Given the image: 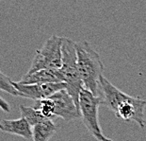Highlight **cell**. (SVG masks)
Segmentation results:
<instances>
[{
	"instance_id": "6da1fadb",
	"label": "cell",
	"mask_w": 146,
	"mask_h": 141,
	"mask_svg": "<svg viewBox=\"0 0 146 141\" xmlns=\"http://www.w3.org/2000/svg\"><path fill=\"white\" fill-rule=\"evenodd\" d=\"M102 103L112 111L117 118L123 121H134L141 128L145 127L144 109L146 101L139 97L127 95L102 76L99 81Z\"/></svg>"
},
{
	"instance_id": "7a4b0ae2",
	"label": "cell",
	"mask_w": 146,
	"mask_h": 141,
	"mask_svg": "<svg viewBox=\"0 0 146 141\" xmlns=\"http://www.w3.org/2000/svg\"><path fill=\"white\" fill-rule=\"evenodd\" d=\"M77 68L83 87L96 97H100L99 81L103 76L105 66L100 55L87 41L74 43Z\"/></svg>"
},
{
	"instance_id": "3957f363",
	"label": "cell",
	"mask_w": 146,
	"mask_h": 141,
	"mask_svg": "<svg viewBox=\"0 0 146 141\" xmlns=\"http://www.w3.org/2000/svg\"><path fill=\"white\" fill-rule=\"evenodd\" d=\"M61 67L60 72L62 77L63 83L66 84V91L72 97L79 110V93L83 88V83L80 78L76 62V51L74 42L69 38L62 37L61 43Z\"/></svg>"
},
{
	"instance_id": "277c9868",
	"label": "cell",
	"mask_w": 146,
	"mask_h": 141,
	"mask_svg": "<svg viewBox=\"0 0 146 141\" xmlns=\"http://www.w3.org/2000/svg\"><path fill=\"white\" fill-rule=\"evenodd\" d=\"M101 104H103L101 97L94 96L84 87L80 90L78 107L80 117L82 118L84 125L92 136H94L98 141H108V138L105 136L99 124L98 113Z\"/></svg>"
},
{
	"instance_id": "5b68a950",
	"label": "cell",
	"mask_w": 146,
	"mask_h": 141,
	"mask_svg": "<svg viewBox=\"0 0 146 141\" xmlns=\"http://www.w3.org/2000/svg\"><path fill=\"white\" fill-rule=\"evenodd\" d=\"M61 43L62 37L52 35L37 49L31 65L26 75H30L42 69L58 70L61 67Z\"/></svg>"
},
{
	"instance_id": "8992f818",
	"label": "cell",
	"mask_w": 146,
	"mask_h": 141,
	"mask_svg": "<svg viewBox=\"0 0 146 141\" xmlns=\"http://www.w3.org/2000/svg\"><path fill=\"white\" fill-rule=\"evenodd\" d=\"M12 85L19 92L21 98L30 99L34 101L47 99L58 91L66 88L65 83L21 84L18 81H12Z\"/></svg>"
},
{
	"instance_id": "52a82bcc",
	"label": "cell",
	"mask_w": 146,
	"mask_h": 141,
	"mask_svg": "<svg viewBox=\"0 0 146 141\" xmlns=\"http://www.w3.org/2000/svg\"><path fill=\"white\" fill-rule=\"evenodd\" d=\"M49 99L54 101V115L56 117H60L66 121L80 117L79 110L77 109L76 103L74 102L72 97L68 94L66 89L58 91L49 97Z\"/></svg>"
},
{
	"instance_id": "ba28073f",
	"label": "cell",
	"mask_w": 146,
	"mask_h": 141,
	"mask_svg": "<svg viewBox=\"0 0 146 141\" xmlns=\"http://www.w3.org/2000/svg\"><path fill=\"white\" fill-rule=\"evenodd\" d=\"M0 130L5 133L15 134L25 139L32 138V129L25 117H21L17 120H4L0 121Z\"/></svg>"
},
{
	"instance_id": "9c48e42d",
	"label": "cell",
	"mask_w": 146,
	"mask_h": 141,
	"mask_svg": "<svg viewBox=\"0 0 146 141\" xmlns=\"http://www.w3.org/2000/svg\"><path fill=\"white\" fill-rule=\"evenodd\" d=\"M21 84H35V83H63L62 77L58 70L42 69L30 75H25L22 80L18 81Z\"/></svg>"
},
{
	"instance_id": "30bf717a",
	"label": "cell",
	"mask_w": 146,
	"mask_h": 141,
	"mask_svg": "<svg viewBox=\"0 0 146 141\" xmlns=\"http://www.w3.org/2000/svg\"><path fill=\"white\" fill-rule=\"evenodd\" d=\"M57 132L56 124L51 120H45L36 124L32 129L33 141H49Z\"/></svg>"
},
{
	"instance_id": "8fae6325",
	"label": "cell",
	"mask_w": 146,
	"mask_h": 141,
	"mask_svg": "<svg viewBox=\"0 0 146 141\" xmlns=\"http://www.w3.org/2000/svg\"><path fill=\"white\" fill-rule=\"evenodd\" d=\"M19 109H20L22 117L26 118L31 127L35 126V125L38 123H41L43 120H47V118L44 117L42 115L41 112L39 110L34 109L33 107H29V106H26V105H20Z\"/></svg>"
},
{
	"instance_id": "7c38bea8",
	"label": "cell",
	"mask_w": 146,
	"mask_h": 141,
	"mask_svg": "<svg viewBox=\"0 0 146 141\" xmlns=\"http://www.w3.org/2000/svg\"><path fill=\"white\" fill-rule=\"evenodd\" d=\"M32 107L34 109H36V110H39L42 113V115L43 117L48 118V120H51L53 117H55L54 115V111H55L54 101L49 98L35 101Z\"/></svg>"
},
{
	"instance_id": "4fadbf2b",
	"label": "cell",
	"mask_w": 146,
	"mask_h": 141,
	"mask_svg": "<svg viewBox=\"0 0 146 141\" xmlns=\"http://www.w3.org/2000/svg\"><path fill=\"white\" fill-rule=\"evenodd\" d=\"M0 90L14 97H20L19 92L12 85V81L1 71H0Z\"/></svg>"
},
{
	"instance_id": "5bb4252c",
	"label": "cell",
	"mask_w": 146,
	"mask_h": 141,
	"mask_svg": "<svg viewBox=\"0 0 146 141\" xmlns=\"http://www.w3.org/2000/svg\"><path fill=\"white\" fill-rule=\"evenodd\" d=\"M0 109L3 110L4 112H6V113H10V111H11V108H10L9 103L6 101L3 98H1V97H0Z\"/></svg>"
},
{
	"instance_id": "9a60e30c",
	"label": "cell",
	"mask_w": 146,
	"mask_h": 141,
	"mask_svg": "<svg viewBox=\"0 0 146 141\" xmlns=\"http://www.w3.org/2000/svg\"><path fill=\"white\" fill-rule=\"evenodd\" d=\"M108 141H113V140H111V139H110V138H108Z\"/></svg>"
},
{
	"instance_id": "2e32d148",
	"label": "cell",
	"mask_w": 146,
	"mask_h": 141,
	"mask_svg": "<svg viewBox=\"0 0 146 141\" xmlns=\"http://www.w3.org/2000/svg\"><path fill=\"white\" fill-rule=\"evenodd\" d=\"M0 128H1V124H0Z\"/></svg>"
}]
</instances>
